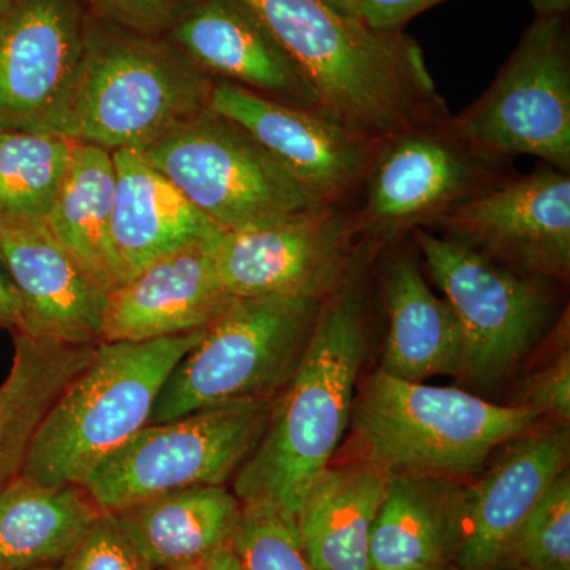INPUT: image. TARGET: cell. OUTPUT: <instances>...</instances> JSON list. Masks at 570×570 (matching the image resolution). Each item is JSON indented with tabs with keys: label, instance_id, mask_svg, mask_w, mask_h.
<instances>
[{
	"label": "cell",
	"instance_id": "1",
	"mask_svg": "<svg viewBox=\"0 0 570 570\" xmlns=\"http://www.w3.org/2000/svg\"><path fill=\"white\" fill-rule=\"evenodd\" d=\"M376 243L362 239L346 276L322 299L316 324L294 376L273 401L264 434L232 480L242 504L295 515L299 498L332 463L354 409L366 354V262Z\"/></svg>",
	"mask_w": 570,
	"mask_h": 570
},
{
	"label": "cell",
	"instance_id": "2",
	"mask_svg": "<svg viewBox=\"0 0 570 570\" xmlns=\"http://www.w3.org/2000/svg\"><path fill=\"white\" fill-rule=\"evenodd\" d=\"M316 94L324 115L385 141L450 116L417 41L343 17L321 0H246Z\"/></svg>",
	"mask_w": 570,
	"mask_h": 570
},
{
	"label": "cell",
	"instance_id": "3",
	"mask_svg": "<svg viewBox=\"0 0 570 570\" xmlns=\"http://www.w3.org/2000/svg\"><path fill=\"white\" fill-rule=\"evenodd\" d=\"M213 82L167 37L91 14L77 78L47 132L110 153H145L209 108Z\"/></svg>",
	"mask_w": 570,
	"mask_h": 570
},
{
	"label": "cell",
	"instance_id": "4",
	"mask_svg": "<svg viewBox=\"0 0 570 570\" xmlns=\"http://www.w3.org/2000/svg\"><path fill=\"white\" fill-rule=\"evenodd\" d=\"M205 330L141 341H100L92 358L47 412L22 478L82 487L94 469L149 425L165 381Z\"/></svg>",
	"mask_w": 570,
	"mask_h": 570
},
{
	"label": "cell",
	"instance_id": "5",
	"mask_svg": "<svg viewBox=\"0 0 570 570\" xmlns=\"http://www.w3.org/2000/svg\"><path fill=\"white\" fill-rule=\"evenodd\" d=\"M542 419L527 404L501 406L464 390L403 381L381 370L355 395L351 417L363 459L392 474L452 480L474 474Z\"/></svg>",
	"mask_w": 570,
	"mask_h": 570
},
{
	"label": "cell",
	"instance_id": "6",
	"mask_svg": "<svg viewBox=\"0 0 570 570\" xmlns=\"http://www.w3.org/2000/svg\"><path fill=\"white\" fill-rule=\"evenodd\" d=\"M322 299L234 298L165 381L151 423L250 401L273 403L294 376Z\"/></svg>",
	"mask_w": 570,
	"mask_h": 570
},
{
	"label": "cell",
	"instance_id": "7",
	"mask_svg": "<svg viewBox=\"0 0 570 570\" xmlns=\"http://www.w3.org/2000/svg\"><path fill=\"white\" fill-rule=\"evenodd\" d=\"M273 403L250 401L151 423L82 483L102 512L194 487L227 485L257 448Z\"/></svg>",
	"mask_w": 570,
	"mask_h": 570
},
{
	"label": "cell",
	"instance_id": "8",
	"mask_svg": "<svg viewBox=\"0 0 570 570\" xmlns=\"http://www.w3.org/2000/svg\"><path fill=\"white\" fill-rule=\"evenodd\" d=\"M142 154L224 232L325 205L253 135L209 108Z\"/></svg>",
	"mask_w": 570,
	"mask_h": 570
},
{
	"label": "cell",
	"instance_id": "9",
	"mask_svg": "<svg viewBox=\"0 0 570 570\" xmlns=\"http://www.w3.org/2000/svg\"><path fill=\"white\" fill-rule=\"evenodd\" d=\"M510 159L482 151L452 115L382 141L355 206L360 235L389 245L513 178Z\"/></svg>",
	"mask_w": 570,
	"mask_h": 570
},
{
	"label": "cell",
	"instance_id": "10",
	"mask_svg": "<svg viewBox=\"0 0 570 570\" xmlns=\"http://www.w3.org/2000/svg\"><path fill=\"white\" fill-rule=\"evenodd\" d=\"M412 239L459 322L460 374L480 385L501 381L549 328L554 309L549 284L426 228L412 232Z\"/></svg>",
	"mask_w": 570,
	"mask_h": 570
},
{
	"label": "cell",
	"instance_id": "11",
	"mask_svg": "<svg viewBox=\"0 0 570 570\" xmlns=\"http://www.w3.org/2000/svg\"><path fill=\"white\" fill-rule=\"evenodd\" d=\"M453 126L493 156H534L570 171V37L566 17L534 20L489 89Z\"/></svg>",
	"mask_w": 570,
	"mask_h": 570
},
{
	"label": "cell",
	"instance_id": "12",
	"mask_svg": "<svg viewBox=\"0 0 570 570\" xmlns=\"http://www.w3.org/2000/svg\"><path fill=\"white\" fill-rule=\"evenodd\" d=\"M362 243L352 206L321 205L245 230L224 232L214 264L230 298L324 299L346 276Z\"/></svg>",
	"mask_w": 570,
	"mask_h": 570
},
{
	"label": "cell",
	"instance_id": "13",
	"mask_svg": "<svg viewBox=\"0 0 570 570\" xmlns=\"http://www.w3.org/2000/svg\"><path fill=\"white\" fill-rule=\"evenodd\" d=\"M425 228L521 275L568 279L570 176L540 165L450 209Z\"/></svg>",
	"mask_w": 570,
	"mask_h": 570
},
{
	"label": "cell",
	"instance_id": "14",
	"mask_svg": "<svg viewBox=\"0 0 570 570\" xmlns=\"http://www.w3.org/2000/svg\"><path fill=\"white\" fill-rule=\"evenodd\" d=\"M209 110L253 135L322 204L352 208L358 204L381 141L352 132L324 112L217 78Z\"/></svg>",
	"mask_w": 570,
	"mask_h": 570
},
{
	"label": "cell",
	"instance_id": "15",
	"mask_svg": "<svg viewBox=\"0 0 570 570\" xmlns=\"http://www.w3.org/2000/svg\"><path fill=\"white\" fill-rule=\"evenodd\" d=\"M85 0H13L0 13V130L47 132L88 40Z\"/></svg>",
	"mask_w": 570,
	"mask_h": 570
},
{
	"label": "cell",
	"instance_id": "16",
	"mask_svg": "<svg viewBox=\"0 0 570 570\" xmlns=\"http://www.w3.org/2000/svg\"><path fill=\"white\" fill-rule=\"evenodd\" d=\"M167 39L217 80L321 111L302 70L246 0H200Z\"/></svg>",
	"mask_w": 570,
	"mask_h": 570
},
{
	"label": "cell",
	"instance_id": "17",
	"mask_svg": "<svg viewBox=\"0 0 570 570\" xmlns=\"http://www.w3.org/2000/svg\"><path fill=\"white\" fill-rule=\"evenodd\" d=\"M0 250L21 307V335L56 343L102 341L107 292L50 234L47 224L0 225Z\"/></svg>",
	"mask_w": 570,
	"mask_h": 570
},
{
	"label": "cell",
	"instance_id": "18",
	"mask_svg": "<svg viewBox=\"0 0 570 570\" xmlns=\"http://www.w3.org/2000/svg\"><path fill=\"white\" fill-rule=\"evenodd\" d=\"M568 460L566 428L532 430L508 442L490 471L464 489L463 538L455 568L497 570L520 524L566 471Z\"/></svg>",
	"mask_w": 570,
	"mask_h": 570
},
{
	"label": "cell",
	"instance_id": "19",
	"mask_svg": "<svg viewBox=\"0 0 570 570\" xmlns=\"http://www.w3.org/2000/svg\"><path fill=\"white\" fill-rule=\"evenodd\" d=\"M213 246L165 255L116 285L107 295L102 341L141 343L212 325L234 299L217 275Z\"/></svg>",
	"mask_w": 570,
	"mask_h": 570
},
{
	"label": "cell",
	"instance_id": "20",
	"mask_svg": "<svg viewBox=\"0 0 570 570\" xmlns=\"http://www.w3.org/2000/svg\"><path fill=\"white\" fill-rule=\"evenodd\" d=\"M112 163L111 242L122 283L165 255L213 245L224 234L149 164L145 154L122 149L112 153Z\"/></svg>",
	"mask_w": 570,
	"mask_h": 570
},
{
	"label": "cell",
	"instance_id": "21",
	"mask_svg": "<svg viewBox=\"0 0 570 570\" xmlns=\"http://www.w3.org/2000/svg\"><path fill=\"white\" fill-rule=\"evenodd\" d=\"M379 266L389 332L379 370L403 381L423 382L460 374L463 340L449 303L428 285L419 255L400 239L381 247Z\"/></svg>",
	"mask_w": 570,
	"mask_h": 570
},
{
	"label": "cell",
	"instance_id": "22",
	"mask_svg": "<svg viewBox=\"0 0 570 570\" xmlns=\"http://www.w3.org/2000/svg\"><path fill=\"white\" fill-rule=\"evenodd\" d=\"M392 475L360 456L330 463L307 483L295 520L314 569L371 570V534Z\"/></svg>",
	"mask_w": 570,
	"mask_h": 570
},
{
	"label": "cell",
	"instance_id": "23",
	"mask_svg": "<svg viewBox=\"0 0 570 570\" xmlns=\"http://www.w3.org/2000/svg\"><path fill=\"white\" fill-rule=\"evenodd\" d=\"M464 489L452 479L393 474L371 534V570L455 566L463 538Z\"/></svg>",
	"mask_w": 570,
	"mask_h": 570
},
{
	"label": "cell",
	"instance_id": "24",
	"mask_svg": "<svg viewBox=\"0 0 570 570\" xmlns=\"http://www.w3.org/2000/svg\"><path fill=\"white\" fill-rule=\"evenodd\" d=\"M157 570H175L232 547L242 502L227 485L194 487L112 513Z\"/></svg>",
	"mask_w": 570,
	"mask_h": 570
},
{
	"label": "cell",
	"instance_id": "25",
	"mask_svg": "<svg viewBox=\"0 0 570 570\" xmlns=\"http://www.w3.org/2000/svg\"><path fill=\"white\" fill-rule=\"evenodd\" d=\"M100 513L82 487L18 475L0 491V570L61 564Z\"/></svg>",
	"mask_w": 570,
	"mask_h": 570
},
{
	"label": "cell",
	"instance_id": "26",
	"mask_svg": "<svg viewBox=\"0 0 570 570\" xmlns=\"http://www.w3.org/2000/svg\"><path fill=\"white\" fill-rule=\"evenodd\" d=\"M96 344L73 346L14 333L10 371L0 384V491L21 474L41 420L88 365Z\"/></svg>",
	"mask_w": 570,
	"mask_h": 570
},
{
	"label": "cell",
	"instance_id": "27",
	"mask_svg": "<svg viewBox=\"0 0 570 570\" xmlns=\"http://www.w3.org/2000/svg\"><path fill=\"white\" fill-rule=\"evenodd\" d=\"M115 184L112 153L77 142L45 223L56 242L107 294L122 283L111 242Z\"/></svg>",
	"mask_w": 570,
	"mask_h": 570
},
{
	"label": "cell",
	"instance_id": "28",
	"mask_svg": "<svg viewBox=\"0 0 570 570\" xmlns=\"http://www.w3.org/2000/svg\"><path fill=\"white\" fill-rule=\"evenodd\" d=\"M77 141L0 130V225L45 224Z\"/></svg>",
	"mask_w": 570,
	"mask_h": 570
},
{
	"label": "cell",
	"instance_id": "29",
	"mask_svg": "<svg viewBox=\"0 0 570 570\" xmlns=\"http://www.w3.org/2000/svg\"><path fill=\"white\" fill-rule=\"evenodd\" d=\"M497 570H570V478L566 469L528 513Z\"/></svg>",
	"mask_w": 570,
	"mask_h": 570
},
{
	"label": "cell",
	"instance_id": "30",
	"mask_svg": "<svg viewBox=\"0 0 570 570\" xmlns=\"http://www.w3.org/2000/svg\"><path fill=\"white\" fill-rule=\"evenodd\" d=\"M232 549L243 570H316L307 560L295 515L262 504H242Z\"/></svg>",
	"mask_w": 570,
	"mask_h": 570
},
{
	"label": "cell",
	"instance_id": "31",
	"mask_svg": "<svg viewBox=\"0 0 570 570\" xmlns=\"http://www.w3.org/2000/svg\"><path fill=\"white\" fill-rule=\"evenodd\" d=\"M61 570H157L127 538L112 513L102 512L59 564Z\"/></svg>",
	"mask_w": 570,
	"mask_h": 570
},
{
	"label": "cell",
	"instance_id": "32",
	"mask_svg": "<svg viewBox=\"0 0 570 570\" xmlns=\"http://www.w3.org/2000/svg\"><path fill=\"white\" fill-rule=\"evenodd\" d=\"M198 2L200 0H85L89 13L97 20L151 37H167Z\"/></svg>",
	"mask_w": 570,
	"mask_h": 570
},
{
	"label": "cell",
	"instance_id": "33",
	"mask_svg": "<svg viewBox=\"0 0 570 570\" xmlns=\"http://www.w3.org/2000/svg\"><path fill=\"white\" fill-rule=\"evenodd\" d=\"M527 406L535 409L546 417L561 422L570 419V356L562 352L551 365L540 371L531 381L527 393Z\"/></svg>",
	"mask_w": 570,
	"mask_h": 570
},
{
	"label": "cell",
	"instance_id": "34",
	"mask_svg": "<svg viewBox=\"0 0 570 570\" xmlns=\"http://www.w3.org/2000/svg\"><path fill=\"white\" fill-rule=\"evenodd\" d=\"M445 0H360V17L379 31H403L412 18Z\"/></svg>",
	"mask_w": 570,
	"mask_h": 570
},
{
	"label": "cell",
	"instance_id": "35",
	"mask_svg": "<svg viewBox=\"0 0 570 570\" xmlns=\"http://www.w3.org/2000/svg\"><path fill=\"white\" fill-rule=\"evenodd\" d=\"M0 326L13 333L20 332L21 326L20 298L7 272L2 250H0Z\"/></svg>",
	"mask_w": 570,
	"mask_h": 570
},
{
	"label": "cell",
	"instance_id": "36",
	"mask_svg": "<svg viewBox=\"0 0 570 570\" xmlns=\"http://www.w3.org/2000/svg\"><path fill=\"white\" fill-rule=\"evenodd\" d=\"M175 570H242V564H239L234 549L227 547L205 560Z\"/></svg>",
	"mask_w": 570,
	"mask_h": 570
},
{
	"label": "cell",
	"instance_id": "37",
	"mask_svg": "<svg viewBox=\"0 0 570 570\" xmlns=\"http://www.w3.org/2000/svg\"><path fill=\"white\" fill-rule=\"evenodd\" d=\"M535 13V20L566 17L570 9V0H528Z\"/></svg>",
	"mask_w": 570,
	"mask_h": 570
},
{
	"label": "cell",
	"instance_id": "38",
	"mask_svg": "<svg viewBox=\"0 0 570 570\" xmlns=\"http://www.w3.org/2000/svg\"><path fill=\"white\" fill-rule=\"evenodd\" d=\"M321 2L328 9L336 11V13L343 14V17L362 20V17H360V0H321Z\"/></svg>",
	"mask_w": 570,
	"mask_h": 570
},
{
	"label": "cell",
	"instance_id": "39",
	"mask_svg": "<svg viewBox=\"0 0 570 570\" xmlns=\"http://www.w3.org/2000/svg\"><path fill=\"white\" fill-rule=\"evenodd\" d=\"M11 2H13V0H0V13H3Z\"/></svg>",
	"mask_w": 570,
	"mask_h": 570
},
{
	"label": "cell",
	"instance_id": "40",
	"mask_svg": "<svg viewBox=\"0 0 570 570\" xmlns=\"http://www.w3.org/2000/svg\"><path fill=\"white\" fill-rule=\"evenodd\" d=\"M31 570H61V569H59V566H50V568H39V569H31Z\"/></svg>",
	"mask_w": 570,
	"mask_h": 570
},
{
	"label": "cell",
	"instance_id": "41",
	"mask_svg": "<svg viewBox=\"0 0 570 570\" xmlns=\"http://www.w3.org/2000/svg\"><path fill=\"white\" fill-rule=\"evenodd\" d=\"M436 570H459V569H456L455 566H449V568L436 569Z\"/></svg>",
	"mask_w": 570,
	"mask_h": 570
},
{
	"label": "cell",
	"instance_id": "42",
	"mask_svg": "<svg viewBox=\"0 0 570 570\" xmlns=\"http://www.w3.org/2000/svg\"><path fill=\"white\" fill-rule=\"evenodd\" d=\"M243 570V569H242Z\"/></svg>",
	"mask_w": 570,
	"mask_h": 570
}]
</instances>
